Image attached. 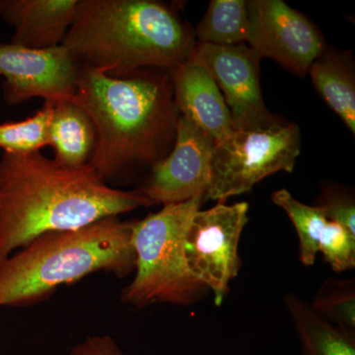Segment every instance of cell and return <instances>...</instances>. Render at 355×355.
I'll return each mask as SVG.
<instances>
[{
    "mask_svg": "<svg viewBox=\"0 0 355 355\" xmlns=\"http://www.w3.org/2000/svg\"><path fill=\"white\" fill-rule=\"evenodd\" d=\"M0 307H1V306H0Z\"/></svg>",
    "mask_w": 355,
    "mask_h": 355,
    "instance_id": "cb8c5ba5",
    "label": "cell"
},
{
    "mask_svg": "<svg viewBox=\"0 0 355 355\" xmlns=\"http://www.w3.org/2000/svg\"><path fill=\"white\" fill-rule=\"evenodd\" d=\"M195 32L176 7L155 0H78L62 42L84 67L125 77L140 69L171 71L195 49Z\"/></svg>",
    "mask_w": 355,
    "mask_h": 355,
    "instance_id": "3957f363",
    "label": "cell"
},
{
    "mask_svg": "<svg viewBox=\"0 0 355 355\" xmlns=\"http://www.w3.org/2000/svg\"><path fill=\"white\" fill-rule=\"evenodd\" d=\"M247 6L250 48L261 58H272L292 73L305 76L327 48L320 30L282 0H251Z\"/></svg>",
    "mask_w": 355,
    "mask_h": 355,
    "instance_id": "30bf717a",
    "label": "cell"
},
{
    "mask_svg": "<svg viewBox=\"0 0 355 355\" xmlns=\"http://www.w3.org/2000/svg\"><path fill=\"white\" fill-rule=\"evenodd\" d=\"M53 105L44 103V106L30 118L20 121L0 123V148L4 153L24 155L40 153L48 146L49 128Z\"/></svg>",
    "mask_w": 355,
    "mask_h": 355,
    "instance_id": "d6986e66",
    "label": "cell"
},
{
    "mask_svg": "<svg viewBox=\"0 0 355 355\" xmlns=\"http://www.w3.org/2000/svg\"><path fill=\"white\" fill-rule=\"evenodd\" d=\"M150 202L113 188L89 165L65 167L41 153L0 158V261L53 231L120 216Z\"/></svg>",
    "mask_w": 355,
    "mask_h": 355,
    "instance_id": "7a4b0ae2",
    "label": "cell"
},
{
    "mask_svg": "<svg viewBox=\"0 0 355 355\" xmlns=\"http://www.w3.org/2000/svg\"><path fill=\"white\" fill-rule=\"evenodd\" d=\"M284 303L297 334L300 355H355V331L331 324L296 294L287 293Z\"/></svg>",
    "mask_w": 355,
    "mask_h": 355,
    "instance_id": "2e32d148",
    "label": "cell"
},
{
    "mask_svg": "<svg viewBox=\"0 0 355 355\" xmlns=\"http://www.w3.org/2000/svg\"><path fill=\"white\" fill-rule=\"evenodd\" d=\"M49 142L55 153L53 160L58 164L83 167L88 165L94 151V125L84 110L73 102L53 105Z\"/></svg>",
    "mask_w": 355,
    "mask_h": 355,
    "instance_id": "9a60e30c",
    "label": "cell"
},
{
    "mask_svg": "<svg viewBox=\"0 0 355 355\" xmlns=\"http://www.w3.org/2000/svg\"><path fill=\"white\" fill-rule=\"evenodd\" d=\"M246 202L227 205L218 202L211 209L198 210L191 219L184 256L191 272L214 293L216 306L227 295L229 282L241 268L238 249L243 230L249 222Z\"/></svg>",
    "mask_w": 355,
    "mask_h": 355,
    "instance_id": "52a82bcc",
    "label": "cell"
},
{
    "mask_svg": "<svg viewBox=\"0 0 355 355\" xmlns=\"http://www.w3.org/2000/svg\"><path fill=\"white\" fill-rule=\"evenodd\" d=\"M73 103L95 128L88 165L113 188L151 169L174 146L180 113L169 71L146 69L113 77L83 65Z\"/></svg>",
    "mask_w": 355,
    "mask_h": 355,
    "instance_id": "6da1fadb",
    "label": "cell"
},
{
    "mask_svg": "<svg viewBox=\"0 0 355 355\" xmlns=\"http://www.w3.org/2000/svg\"><path fill=\"white\" fill-rule=\"evenodd\" d=\"M315 207L324 212L328 220L336 222L355 235V202L354 195L343 189L324 187Z\"/></svg>",
    "mask_w": 355,
    "mask_h": 355,
    "instance_id": "7402d4cb",
    "label": "cell"
},
{
    "mask_svg": "<svg viewBox=\"0 0 355 355\" xmlns=\"http://www.w3.org/2000/svg\"><path fill=\"white\" fill-rule=\"evenodd\" d=\"M301 149L300 128L284 121L263 130H235L214 146L205 200L225 202L279 171L291 173Z\"/></svg>",
    "mask_w": 355,
    "mask_h": 355,
    "instance_id": "8992f818",
    "label": "cell"
},
{
    "mask_svg": "<svg viewBox=\"0 0 355 355\" xmlns=\"http://www.w3.org/2000/svg\"><path fill=\"white\" fill-rule=\"evenodd\" d=\"M319 253L334 272H342L355 266V235L336 222L329 220L319 243Z\"/></svg>",
    "mask_w": 355,
    "mask_h": 355,
    "instance_id": "44dd1931",
    "label": "cell"
},
{
    "mask_svg": "<svg viewBox=\"0 0 355 355\" xmlns=\"http://www.w3.org/2000/svg\"><path fill=\"white\" fill-rule=\"evenodd\" d=\"M83 65L65 46L31 49L0 43V76L9 107L34 98L53 105L73 102Z\"/></svg>",
    "mask_w": 355,
    "mask_h": 355,
    "instance_id": "ba28073f",
    "label": "cell"
},
{
    "mask_svg": "<svg viewBox=\"0 0 355 355\" xmlns=\"http://www.w3.org/2000/svg\"><path fill=\"white\" fill-rule=\"evenodd\" d=\"M214 139L180 114L170 153L150 169L137 191L151 205H173L205 197L210 181Z\"/></svg>",
    "mask_w": 355,
    "mask_h": 355,
    "instance_id": "8fae6325",
    "label": "cell"
},
{
    "mask_svg": "<svg viewBox=\"0 0 355 355\" xmlns=\"http://www.w3.org/2000/svg\"><path fill=\"white\" fill-rule=\"evenodd\" d=\"M69 355H125L112 336H88L83 342L77 343Z\"/></svg>",
    "mask_w": 355,
    "mask_h": 355,
    "instance_id": "603a6c76",
    "label": "cell"
},
{
    "mask_svg": "<svg viewBox=\"0 0 355 355\" xmlns=\"http://www.w3.org/2000/svg\"><path fill=\"white\" fill-rule=\"evenodd\" d=\"M78 0H0V17L14 28L11 43L51 49L64 42Z\"/></svg>",
    "mask_w": 355,
    "mask_h": 355,
    "instance_id": "4fadbf2b",
    "label": "cell"
},
{
    "mask_svg": "<svg viewBox=\"0 0 355 355\" xmlns=\"http://www.w3.org/2000/svg\"><path fill=\"white\" fill-rule=\"evenodd\" d=\"M308 73L319 95L354 135L355 74L352 53L326 48Z\"/></svg>",
    "mask_w": 355,
    "mask_h": 355,
    "instance_id": "5bb4252c",
    "label": "cell"
},
{
    "mask_svg": "<svg viewBox=\"0 0 355 355\" xmlns=\"http://www.w3.org/2000/svg\"><path fill=\"white\" fill-rule=\"evenodd\" d=\"M272 202L282 207L291 219L299 239V260L305 266H313L319 253V243L328 219L319 207L299 202L286 189L275 191Z\"/></svg>",
    "mask_w": 355,
    "mask_h": 355,
    "instance_id": "ac0fdd59",
    "label": "cell"
},
{
    "mask_svg": "<svg viewBox=\"0 0 355 355\" xmlns=\"http://www.w3.org/2000/svg\"><path fill=\"white\" fill-rule=\"evenodd\" d=\"M132 222L107 217L39 236L0 261V306L41 302L58 286L98 272L127 277L135 268Z\"/></svg>",
    "mask_w": 355,
    "mask_h": 355,
    "instance_id": "277c9868",
    "label": "cell"
},
{
    "mask_svg": "<svg viewBox=\"0 0 355 355\" xmlns=\"http://www.w3.org/2000/svg\"><path fill=\"white\" fill-rule=\"evenodd\" d=\"M174 99L181 116L214 139L216 144L235 132L225 100L209 70L190 58L170 71Z\"/></svg>",
    "mask_w": 355,
    "mask_h": 355,
    "instance_id": "7c38bea8",
    "label": "cell"
},
{
    "mask_svg": "<svg viewBox=\"0 0 355 355\" xmlns=\"http://www.w3.org/2000/svg\"><path fill=\"white\" fill-rule=\"evenodd\" d=\"M312 309L331 324L355 331V280L329 277L310 303Z\"/></svg>",
    "mask_w": 355,
    "mask_h": 355,
    "instance_id": "ffe728a7",
    "label": "cell"
},
{
    "mask_svg": "<svg viewBox=\"0 0 355 355\" xmlns=\"http://www.w3.org/2000/svg\"><path fill=\"white\" fill-rule=\"evenodd\" d=\"M191 58L209 70L218 86L236 130H263L284 121L266 109L261 96V58L246 43L196 44Z\"/></svg>",
    "mask_w": 355,
    "mask_h": 355,
    "instance_id": "9c48e42d",
    "label": "cell"
},
{
    "mask_svg": "<svg viewBox=\"0 0 355 355\" xmlns=\"http://www.w3.org/2000/svg\"><path fill=\"white\" fill-rule=\"evenodd\" d=\"M193 32L198 44L214 46L247 44L250 33L247 1L211 0Z\"/></svg>",
    "mask_w": 355,
    "mask_h": 355,
    "instance_id": "e0dca14e",
    "label": "cell"
},
{
    "mask_svg": "<svg viewBox=\"0 0 355 355\" xmlns=\"http://www.w3.org/2000/svg\"><path fill=\"white\" fill-rule=\"evenodd\" d=\"M203 202L205 197L198 196L163 205L160 211L132 222L135 275L121 292L123 303L137 308L154 303L190 306L207 293L184 256L189 226Z\"/></svg>",
    "mask_w": 355,
    "mask_h": 355,
    "instance_id": "5b68a950",
    "label": "cell"
}]
</instances>
